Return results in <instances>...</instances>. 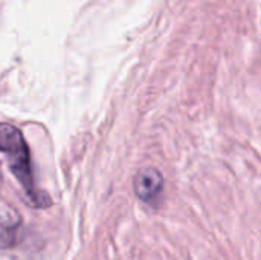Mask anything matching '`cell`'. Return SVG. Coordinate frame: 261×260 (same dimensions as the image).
Listing matches in <instances>:
<instances>
[{
  "label": "cell",
  "instance_id": "cell-1",
  "mask_svg": "<svg viewBox=\"0 0 261 260\" xmlns=\"http://www.w3.org/2000/svg\"><path fill=\"white\" fill-rule=\"evenodd\" d=\"M0 153L6 155L11 170L21 184L29 204L37 208L50 205L49 196L40 192L34 184L29 149L24 136L17 127L11 124H0Z\"/></svg>",
  "mask_w": 261,
  "mask_h": 260
},
{
  "label": "cell",
  "instance_id": "cell-3",
  "mask_svg": "<svg viewBox=\"0 0 261 260\" xmlns=\"http://www.w3.org/2000/svg\"><path fill=\"white\" fill-rule=\"evenodd\" d=\"M23 234V222L20 213L8 205L0 202V248L15 247Z\"/></svg>",
  "mask_w": 261,
  "mask_h": 260
},
{
  "label": "cell",
  "instance_id": "cell-2",
  "mask_svg": "<svg viewBox=\"0 0 261 260\" xmlns=\"http://www.w3.org/2000/svg\"><path fill=\"white\" fill-rule=\"evenodd\" d=\"M133 190L141 201L153 204L162 195L164 190L162 173L153 167H145L139 170L133 179Z\"/></svg>",
  "mask_w": 261,
  "mask_h": 260
}]
</instances>
